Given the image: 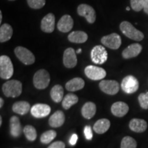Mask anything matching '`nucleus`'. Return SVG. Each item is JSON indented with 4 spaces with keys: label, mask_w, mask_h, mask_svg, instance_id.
<instances>
[{
    "label": "nucleus",
    "mask_w": 148,
    "mask_h": 148,
    "mask_svg": "<svg viewBox=\"0 0 148 148\" xmlns=\"http://www.w3.org/2000/svg\"><path fill=\"white\" fill-rule=\"evenodd\" d=\"M99 86L101 91L108 95H116L119 90V84L116 80H101Z\"/></svg>",
    "instance_id": "9b49d317"
},
{
    "label": "nucleus",
    "mask_w": 148,
    "mask_h": 148,
    "mask_svg": "<svg viewBox=\"0 0 148 148\" xmlns=\"http://www.w3.org/2000/svg\"><path fill=\"white\" fill-rule=\"evenodd\" d=\"M23 132L25 134V137L29 141H34L37 137L36 129L32 125H27L23 128Z\"/></svg>",
    "instance_id": "c756f323"
},
{
    "label": "nucleus",
    "mask_w": 148,
    "mask_h": 148,
    "mask_svg": "<svg viewBox=\"0 0 148 148\" xmlns=\"http://www.w3.org/2000/svg\"><path fill=\"white\" fill-rule=\"evenodd\" d=\"M110 122L107 119H101L97 120L93 125L94 131L97 134H103L110 128Z\"/></svg>",
    "instance_id": "393cba45"
},
{
    "label": "nucleus",
    "mask_w": 148,
    "mask_h": 148,
    "mask_svg": "<svg viewBox=\"0 0 148 148\" xmlns=\"http://www.w3.org/2000/svg\"><path fill=\"white\" fill-rule=\"evenodd\" d=\"M27 2L32 9H40L45 5V0H27Z\"/></svg>",
    "instance_id": "72a5a7b5"
},
{
    "label": "nucleus",
    "mask_w": 148,
    "mask_h": 148,
    "mask_svg": "<svg viewBox=\"0 0 148 148\" xmlns=\"http://www.w3.org/2000/svg\"><path fill=\"white\" fill-rule=\"evenodd\" d=\"M82 52V49H77V50L76 51V53H79Z\"/></svg>",
    "instance_id": "ea45409f"
},
{
    "label": "nucleus",
    "mask_w": 148,
    "mask_h": 148,
    "mask_svg": "<svg viewBox=\"0 0 148 148\" xmlns=\"http://www.w3.org/2000/svg\"><path fill=\"white\" fill-rule=\"evenodd\" d=\"M87 39V34L83 31H73L68 36V40L74 43H84Z\"/></svg>",
    "instance_id": "4be33fe9"
},
{
    "label": "nucleus",
    "mask_w": 148,
    "mask_h": 148,
    "mask_svg": "<svg viewBox=\"0 0 148 148\" xmlns=\"http://www.w3.org/2000/svg\"><path fill=\"white\" fill-rule=\"evenodd\" d=\"M50 82V75L45 69H40L35 73L33 77L34 86L38 89H45Z\"/></svg>",
    "instance_id": "20e7f679"
},
{
    "label": "nucleus",
    "mask_w": 148,
    "mask_h": 148,
    "mask_svg": "<svg viewBox=\"0 0 148 148\" xmlns=\"http://www.w3.org/2000/svg\"><path fill=\"white\" fill-rule=\"evenodd\" d=\"M90 58L95 64H103L108 59V52L103 46L96 45L90 51Z\"/></svg>",
    "instance_id": "423d86ee"
},
{
    "label": "nucleus",
    "mask_w": 148,
    "mask_h": 148,
    "mask_svg": "<svg viewBox=\"0 0 148 148\" xmlns=\"http://www.w3.org/2000/svg\"><path fill=\"white\" fill-rule=\"evenodd\" d=\"M13 34V29L8 23H3L0 27V42H6L11 38Z\"/></svg>",
    "instance_id": "5701e85b"
},
{
    "label": "nucleus",
    "mask_w": 148,
    "mask_h": 148,
    "mask_svg": "<svg viewBox=\"0 0 148 148\" xmlns=\"http://www.w3.org/2000/svg\"><path fill=\"white\" fill-rule=\"evenodd\" d=\"M30 109V105L27 101H16L12 105V110L16 114L24 115L29 112Z\"/></svg>",
    "instance_id": "b1692460"
},
{
    "label": "nucleus",
    "mask_w": 148,
    "mask_h": 148,
    "mask_svg": "<svg viewBox=\"0 0 148 148\" xmlns=\"http://www.w3.org/2000/svg\"><path fill=\"white\" fill-rule=\"evenodd\" d=\"M2 12L1 11H0V23H1V21H2Z\"/></svg>",
    "instance_id": "58836bf2"
},
{
    "label": "nucleus",
    "mask_w": 148,
    "mask_h": 148,
    "mask_svg": "<svg viewBox=\"0 0 148 148\" xmlns=\"http://www.w3.org/2000/svg\"><path fill=\"white\" fill-rule=\"evenodd\" d=\"M64 90L61 85H55L51 89L50 96L52 100L56 103H59L63 99Z\"/></svg>",
    "instance_id": "bb28decb"
},
{
    "label": "nucleus",
    "mask_w": 148,
    "mask_h": 148,
    "mask_svg": "<svg viewBox=\"0 0 148 148\" xmlns=\"http://www.w3.org/2000/svg\"><path fill=\"white\" fill-rule=\"evenodd\" d=\"M85 75L92 80H100L106 77V72L103 68L97 66L88 65L84 69Z\"/></svg>",
    "instance_id": "6e6552de"
},
{
    "label": "nucleus",
    "mask_w": 148,
    "mask_h": 148,
    "mask_svg": "<svg viewBox=\"0 0 148 148\" xmlns=\"http://www.w3.org/2000/svg\"><path fill=\"white\" fill-rule=\"evenodd\" d=\"M3 105V100L2 98L1 97L0 98V108H2Z\"/></svg>",
    "instance_id": "4c0bfd02"
},
{
    "label": "nucleus",
    "mask_w": 148,
    "mask_h": 148,
    "mask_svg": "<svg viewBox=\"0 0 148 148\" xmlns=\"http://www.w3.org/2000/svg\"><path fill=\"white\" fill-rule=\"evenodd\" d=\"M138 102L140 106L143 109L147 110L148 109V91L147 92H143L138 95Z\"/></svg>",
    "instance_id": "473e14b6"
},
{
    "label": "nucleus",
    "mask_w": 148,
    "mask_h": 148,
    "mask_svg": "<svg viewBox=\"0 0 148 148\" xmlns=\"http://www.w3.org/2000/svg\"><path fill=\"white\" fill-rule=\"evenodd\" d=\"M64 114L62 111H56L49 119V124L53 127H59L62 126L64 123Z\"/></svg>",
    "instance_id": "6ab92c4d"
},
{
    "label": "nucleus",
    "mask_w": 148,
    "mask_h": 148,
    "mask_svg": "<svg viewBox=\"0 0 148 148\" xmlns=\"http://www.w3.org/2000/svg\"><path fill=\"white\" fill-rule=\"evenodd\" d=\"M101 42L103 45L111 49H117L121 45V38L116 33H112L103 36L101 38Z\"/></svg>",
    "instance_id": "9d476101"
},
{
    "label": "nucleus",
    "mask_w": 148,
    "mask_h": 148,
    "mask_svg": "<svg viewBox=\"0 0 148 148\" xmlns=\"http://www.w3.org/2000/svg\"><path fill=\"white\" fill-rule=\"evenodd\" d=\"M142 46L138 43H134L129 45L122 51V56L125 59H130L136 57L141 52Z\"/></svg>",
    "instance_id": "dca6fc26"
},
{
    "label": "nucleus",
    "mask_w": 148,
    "mask_h": 148,
    "mask_svg": "<svg viewBox=\"0 0 148 148\" xmlns=\"http://www.w3.org/2000/svg\"><path fill=\"white\" fill-rule=\"evenodd\" d=\"M14 73L12 61L8 56L2 55L0 57V77L4 79H8Z\"/></svg>",
    "instance_id": "7ed1b4c3"
},
{
    "label": "nucleus",
    "mask_w": 148,
    "mask_h": 148,
    "mask_svg": "<svg viewBox=\"0 0 148 148\" xmlns=\"http://www.w3.org/2000/svg\"><path fill=\"white\" fill-rule=\"evenodd\" d=\"M130 9V7H127V8H126V10H127V11H129Z\"/></svg>",
    "instance_id": "79ce46f5"
},
{
    "label": "nucleus",
    "mask_w": 148,
    "mask_h": 148,
    "mask_svg": "<svg viewBox=\"0 0 148 148\" xmlns=\"http://www.w3.org/2000/svg\"><path fill=\"white\" fill-rule=\"evenodd\" d=\"M48 148H65V144L62 141H56L51 143Z\"/></svg>",
    "instance_id": "c9c22d12"
},
{
    "label": "nucleus",
    "mask_w": 148,
    "mask_h": 148,
    "mask_svg": "<svg viewBox=\"0 0 148 148\" xmlns=\"http://www.w3.org/2000/svg\"><path fill=\"white\" fill-rule=\"evenodd\" d=\"M9 1H15V0H9Z\"/></svg>",
    "instance_id": "37998d69"
},
{
    "label": "nucleus",
    "mask_w": 148,
    "mask_h": 148,
    "mask_svg": "<svg viewBox=\"0 0 148 148\" xmlns=\"http://www.w3.org/2000/svg\"><path fill=\"white\" fill-rule=\"evenodd\" d=\"M119 28L121 32L130 39L136 41H140L144 38L143 32L135 28L128 21H124L121 22L119 25Z\"/></svg>",
    "instance_id": "f257e3e1"
},
{
    "label": "nucleus",
    "mask_w": 148,
    "mask_h": 148,
    "mask_svg": "<svg viewBox=\"0 0 148 148\" xmlns=\"http://www.w3.org/2000/svg\"><path fill=\"white\" fill-rule=\"evenodd\" d=\"M10 134L13 137H18L21 134L22 127L19 119L16 116H13L10 119Z\"/></svg>",
    "instance_id": "412c9836"
},
{
    "label": "nucleus",
    "mask_w": 148,
    "mask_h": 148,
    "mask_svg": "<svg viewBox=\"0 0 148 148\" xmlns=\"http://www.w3.org/2000/svg\"><path fill=\"white\" fill-rule=\"evenodd\" d=\"M73 26V18L69 14L63 15L58 22L57 27L60 32L66 33L71 30Z\"/></svg>",
    "instance_id": "2eb2a0df"
},
{
    "label": "nucleus",
    "mask_w": 148,
    "mask_h": 148,
    "mask_svg": "<svg viewBox=\"0 0 148 148\" xmlns=\"http://www.w3.org/2000/svg\"><path fill=\"white\" fill-rule=\"evenodd\" d=\"M121 87L127 94H132L138 89L139 83L138 79L133 75H127L122 80Z\"/></svg>",
    "instance_id": "0eeeda50"
},
{
    "label": "nucleus",
    "mask_w": 148,
    "mask_h": 148,
    "mask_svg": "<svg viewBox=\"0 0 148 148\" xmlns=\"http://www.w3.org/2000/svg\"><path fill=\"white\" fill-rule=\"evenodd\" d=\"M84 86V79L80 77H75L68 81L65 84V88L68 91L74 92L81 90Z\"/></svg>",
    "instance_id": "aec40b11"
},
{
    "label": "nucleus",
    "mask_w": 148,
    "mask_h": 148,
    "mask_svg": "<svg viewBox=\"0 0 148 148\" xmlns=\"http://www.w3.org/2000/svg\"><path fill=\"white\" fill-rule=\"evenodd\" d=\"M2 90L6 97H17L22 92V84L16 79L8 80L3 84Z\"/></svg>",
    "instance_id": "f03ea898"
},
{
    "label": "nucleus",
    "mask_w": 148,
    "mask_h": 148,
    "mask_svg": "<svg viewBox=\"0 0 148 148\" xmlns=\"http://www.w3.org/2000/svg\"><path fill=\"white\" fill-rule=\"evenodd\" d=\"M137 143L136 140L131 136H125L122 138L121 148H136Z\"/></svg>",
    "instance_id": "2f4dec72"
},
{
    "label": "nucleus",
    "mask_w": 148,
    "mask_h": 148,
    "mask_svg": "<svg viewBox=\"0 0 148 148\" xmlns=\"http://www.w3.org/2000/svg\"><path fill=\"white\" fill-rule=\"evenodd\" d=\"M77 135L76 134H72L71 138L69 140V143L70 145H75L77 143Z\"/></svg>",
    "instance_id": "e433bc0d"
},
{
    "label": "nucleus",
    "mask_w": 148,
    "mask_h": 148,
    "mask_svg": "<svg viewBox=\"0 0 148 148\" xmlns=\"http://www.w3.org/2000/svg\"><path fill=\"white\" fill-rule=\"evenodd\" d=\"M129 127L135 132H143L147 128L146 121L141 119H132L130 121Z\"/></svg>",
    "instance_id": "a211bd4d"
},
{
    "label": "nucleus",
    "mask_w": 148,
    "mask_h": 148,
    "mask_svg": "<svg viewBox=\"0 0 148 148\" xmlns=\"http://www.w3.org/2000/svg\"><path fill=\"white\" fill-rule=\"evenodd\" d=\"M56 136V132L54 130H48L46 131L40 136V141L44 144H48L54 139Z\"/></svg>",
    "instance_id": "7c9ffc66"
},
{
    "label": "nucleus",
    "mask_w": 148,
    "mask_h": 148,
    "mask_svg": "<svg viewBox=\"0 0 148 148\" xmlns=\"http://www.w3.org/2000/svg\"><path fill=\"white\" fill-rule=\"evenodd\" d=\"M82 116H84L85 119H91L95 115L96 113V106L94 103L92 102H86L82 106Z\"/></svg>",
    "instance_id": "a878e982"
},
{
    "label": "nucleus",
    "mask_w": 148,
    "mask_h": 148,
    "mask_svg": "<svg viewBox=\"0 0 148 148\" xmlns=\"http://www.w3.org/2000/svg\"><path fill=\"white\" fill-rule=\"evenodd\" d=\"M40 28L42 32L51 33L55 28V16L52 13H49L42 18L40 23Z\"/></svg>",
    "instance_id": "4468645a"
},
{
    "label": "nucleus",
    "mask_w": 148,
    "mask_h": 148,
    "mask_svg": "<svg viewBox=\"0 0 148 148\" xmlns=\"http://www.w3.org/2000/svg\"><path fill=\"white\" fill-rule=\"evenodd\" d=\"M14 53L16 58L25 65H30L35 62L34 55L27 48L21 46L16 47L14 49Z\"/></svg>",
    "instance_id": "39448f33"
},
{
    "label": "nucleus",
    "mask_w": 148,
    "mask_h": 148,
    "mask_svg": "<svg viewBox=\"0 0 148 148\" xmlns=\"http://www.w3.org/2000/svg\"><path fill=\"white\" fill-rule=\"evenodd\" d=\"M129 111V106L126 103L123 101H116L111 106V112L118 117L125 116Z\"/></svg>",
    "instance_id": "f3484780"
},
{
    "label": "nucleus",
    "mask_w": 148,
    "mask_h": 148,
    "mask_svg": "<svg viewBox=\"0 0 148 148\" xmlns=\"http://www.w3.org/2000/svg\"><path fill=\"white\" fill-rule=\"evenodd\" d=\"M84 135L85 137L87 140H91L92 138V129L90 126H86L84 127Z\"/></svg>",
    "instance_id": "f704fd0d"
},
{
    "label": "nucleus",
    "mask_w": 148,
    "mask_h": 148,
    "mask_svg": "<svg viewBox=\"0 0 148 148\" xmlns=\"http://www.w3.org/2000/svg\"><path fill=\"white\" fill-rule=\"evenodd\" d=\"M78 101V97L76 95L73 93L67 94L65 97L63 98L62 102V106L65 110L69 109L72 106L77 103Z\"/></svg>",
    "instance_id": "c85d7f7f"
},
{
    "label": "nucleus",
    "mask_w": 148,
    "mask_h": 148,
    "mask_svg": "<svg viewBox=\"0 0 148 148\" xmlns=\"http://www.w3.org/2000/svg\"><path fill=\"white\" fill-rule=\"evenodd\" d=\"M77 14L79 16H83L86 19L88 23H93L96 19V14L95 11L92 6L82 3L78 5L77 9Z\"/></svg>",
    "instance_id": "1a4fd4ad"
},
{
    "label": "nucleus",
    "mask_w": 148,
    "mask_h": 148,
    "mask_svg": "<svg viewBox=\"0 0 148 148\" xmlns=\"http://www.w3.org/2000/svg\"><path fill=\"white\" fill-rule=\"evenodd\" d=\"M77 62L76 52L73 48L69 47L66 49L63 54V64L66 68L71 69L76 66Z\"/></svg>",
    "instance_id": "f8f14e48"
},
{
    "label": "nucleus",
    "mask_w": 148,
    "mask_h": 148,
    "mask_svg": "<svg viewBox=\"0 0 148 148\" xmlns=\"http://www.w3.org/2000/svg\"><path fill=\"white\" fill-rule=\"evenodd\" d=\"M131 8L136 12L143 10L148 14V0H130Z\"/></svg>",
    "instance_id": "cd10ccee"
},
{
    "label": "nucleus",
    "mask_w": 148,
    "mask_h": 148,
    "mask_svg": "<svg viewBox=\"0 0 148 148\" xmlns=\"http://www.w3.org/2000/svg\"><path fill=\"white\" fill-rule=\"evenodd\" d=\"M1 124H2V118L0 116V125H1Z\"/></svg>",
    "instance_id": "a19ab883"
},
{
    "label": "nucleus",
    "mask_w": 148,
    "mask_h": 148,
    "mask_svg": "<svg viewBox=\"0 0 148 148\" xmlns=\"http://www.w3.org/2000/svg\"><path fill=\"white\" fill-rule=\"evenodd\" d=\"M30 112L34 117L43 118L49 115L51 108L49 105L45 103H36L31 108Z\"/></svg>",
    "instance_id": "ddd939ff"
}]
</instances>
